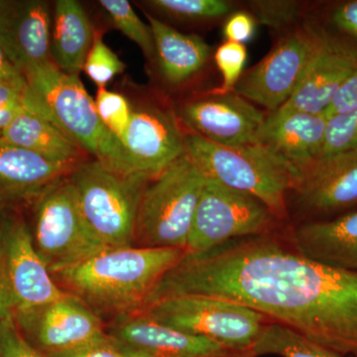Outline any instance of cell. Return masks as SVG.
I'll list each match as a JSON object with an SVG mask.
<instances>
[{
	"instance_id": "obj_1",
	"label": "cell",
	"mask_w": 357,
	"mask_h": 357,
	"mask_svg": "<svg viewBox=\"0 0 357 357\" xmlns=\"http://www.w3.org/2000/svg\"><path fill=\"white\" fill-rule=\"evenodd\" d=\"M285 230L185 253L147 305L182 295L232 301L342 357H357V272L301 255Z\"/></svg>"
},
{
	"instance_id": "obj_2",
	"label": "cell",
	"mask_w": 357,
	"mask_h": 357,
	"mask_svg": "<svg viewBox=\"0 0 357 357\" xmlns=\"http://www.w3.org/2000/svg\"><path fill=\"white\" fill-rule=\"evenodd\" d=\"M176 248H107L53 277L65 292L91 309L119 314L140 311L185 256Z\"/></svg>"
},
{
	"instance_id": "obj_3",
	"label": "cell",
	"mask_w": 357,
	"mask_h": 357,
	"mask_svg": "<svg viewBox=\"0 0 357 357\" xmlns=\"http://www.w3.org/2000/svg\"><path fill=\"white\" fill-rule=\"evenodd\" d=\"M28 89L26 109L53 122L89 156L124 177H141L134 171L128 152L96 112L95 100L79 76L68 75L54 63L24 75Z\"/></svg>"
},
{
	"instance_id": "obj_4",
	"label": "cell",
	"mask_w": 357,
	"mask_h": 357,
	"mask_svg": "<svg viewBox=\"0 0 357 357\" xmlns=\"http://www.w3.org/2000/svg\"><path fill=\"white\" fill-rule=\"evenodd\" d=\"M187 155L206 178L250 195L289 225L287 198L295 170L257 143L222 146L192 132L185 134Z\"/></svg>"
},
{
	"instance_id": "obj_5",
	"label": "cell",
	"mask_w": 357,
	"mask_h": 357,
	"mask_svg": "<svg viewBox=\"0 0 357 357\" xmlns=\"http://www.w3.org/2000/svg\"><path fill=\"white\" fill-rule=\"evenodd\" d=\"M206 176L187 153L145 187L134 246L185 250Z\"/></svg>"
},
{
	"instance_id": "obj_6",
	"label": "cell",
	"mask_w": 357,
	"mask_h": 357,
	"mask_svg": "<svg viewBox=\"0 0 357 357\" xmlns=\"http://www.w3.org/2000/svg\"><path fill=\"white\" fill-rule=\"evenodd\" d=\"M86 227L107 248L134 246L136 222L149 178L124 177L88 160L68 176Z\"/></svg>"
},
{
	"instance_id": "obj_7",
	"label": "cell",
	"mask_w": 357,
	"mask_h": 357,
	"mask_svg": "<svg viewBox=\"0 0 357 357\" xmlns=\"http://www.w3.org/2000/svg\"><path fill=\"white\" fill-rule=\"evenodd\" d=\"M139 312L180 332L211 340L227 351L246 354L252 352L273 323L243 304L208 296L163 298Z\"/></svg>"
},
{
	"instance_id": "obj_8",
	"label": "cell",
	"mask_w": 357,
	"mask_h": 357,
	"mask_svg": "<svg viewBox=\"0 0 357 357\" xmlns=\"http://www.w3.org/2000/svg\"><path fill=\"white\" fill-rule=\"evenodd\" d=\"M288 227L259 199L206 177L185 252L201 255L229 241L277 234Z\"/></svg>"
},
{
	"instance_id": "obj_9",
	"label": "cell",
	"mask_w": 357,
	"mask_h": 357,
	"mask_svg": "<svg viewBox=\"0 0 357 357\" xmlns=\"http://www.w3.org/2000/svg\"><path fill=\"white\" fill-rule=\"evenodd\" d=\"M68 176L33 203V243L52 275L107 249L84 222Z\"/></svg>"
},
{
	"instance_id": "obj_10",
	"label": "cell",
	"mask_w": 357,
	"mask_h": 357,
	"mask_svg": "<svg viewBox=\"0 0 357 357\" xmlns=\"http://www.w3.org/2000/svg\"><path fill=\"white\" fill-rule=\"evenodd\" d=\"M357 210V148L312 160L296 174L287 198L289 227Z\"/></svg>"
},
{
	"instance_id": "obj_11",
	"label": "cell",
	"mask_w": 357,
	"mask_h": 357,
	"mask_svg": "<svg viewBox=\"0 0 357 357\" xmlns=\"http://www.w3.org/2000/svg\"><path fill=\"white\" fill-rule=\"evenodd\" d=\"M317 43L314 24H302L283 33L260 62L244 70L234 91L268 114L281 109L298 89Z\"/></svg>"
},
{
	"instance_id": "obj_12",
	"label": "cell",
	"mask_w": 357,
	"mask_h": 357,
	"mask_svg": "<svg viewBox=\"0 0 357 357\" xmlns=\"http://www.w3.org/2000/svg\"><path fill=\"white\" fill-rule=\"evenodd\" d=\"M54 279L22 220L7 225L0 237V307L13 314L67 295Z\"/></svg>"
},
{
	"instance_id": "obj_13",
	"label": "cell",
	"mask_w": 357,
	"mask_h": 357,
	"mask_svg": "<svg viewBox=\"0 0 357 357\" xmlns=\"http://www.w3.org/2000/svg\"><path fill=\"white\" fill-rule=\"evenodd\" d=\"M175 109L187 132L229 147L256 143L268 114L234 91L220 88L188 98Z\"/></svg>"
},
{
	"instance_id": "obj_14",
	"label": "cell",
	"mask_w": 357,
	"mask_h": 357,
	"mask_svg": "<svg viewBox=\"0 0 357 357\" xmlns=\"http://www.w3.org/2000/svg\"><path fill=\"white\" fill-rule=\"evenodd\" d=\"M185 134L175 107L152 100L132 109L121 143L135 173L152 180L187 153Z\"/></svg>"
},
{
	"instance_id": "obj_15",
	"label": "cell",
	"mask_w": 357,
	"mask_h": 357,
	"mask_svg": "<svg viewBox=\"0 0 357 357\" xmlns=\"http://www.w3.org/2000/svg\"><path fill=\"white\" fill-rule=\"evenodd\" d=\"M11 316L23 337L46 356L76 349L107 335L95 311L69 293Z\"/></svg>"
},
{
	"instance_id": "obj_16",
	"label": "cell",
	"mask_w": 357,
	"mask_h": 357,
	"mask_svg": "<svg viewBox=\"0 0 357 357\" xmlns=\"http://www.w3.org/2000/svg\"><path fill=\"white\" fill-rule=\"evenodd\" d=\"M309 20L317 32L314 53L299 86L278 112L324 114L337 89L357 67L356 45Z\"/></svg>"
},
{
	"instance_id": "obj_17",
	"label": "cell",
	"mask_w": 357,
	"mask_h": 357,
	"mask_svg": "<svg viewBox=\"0 0 357 357\" xmlns=\"http://www.w3.org/2000/svg\"><path fill=\"white\" fill-rule=\"evenodd\" d=\"M50 4L43 0H0V45L23 75L54 63Z\"/></svg>"
},
{
	"instance_id": "obj_18",
	"label": "cell",
	"mask_w": 357,
	"mask_h": 357,
	"mask_svg": "<svg viewBox=\"0 0 357 357\" xmlns=\"http://www.w3.org/2000/svg\"><path fill=\"white\" fill-rule=\"evenodd\" d=\"M107 335L126 351L152 357H206L229 351L154 321L141 312L119 314Z\"/></svg>"
},
{
	"instance_id": "obj_19",
	"label": "cell",
	"mask_w": 357,
	"mask_h": 357,
	"mask_svg": "<svg viewBox=\"0 0 357 357\" xmlns=\"http://www.w3.org/2000/svg\"><path fill=\"white\" fill-rule=\"evenodd\" d=\"M324 114L274 112L267 114L256 143L292 167L296 174L318 158L326 128Z\"/></svg>"
},
{
	"instance_id": "obj_20",
	"label": "cell",
	"mask_w": 357,
	"mask_h": 357,
	"mask_svg": "<svg viewBox=\"0 0 357 357\" xmlns=\"http://www.w3.org/2000/svg\"><path fill=\"white\" fill-rule=\"evenodd\" d=\"M285 234L291 245L310 259L357 272V210L328 220L291 225Z\"/></svg>"
},
{
	"instance_id": "obj_21",
	"label": "cell",
	"mask_w": 357,
	"mask_h": 357,
	"mask_svg": "<svg viewBox=\"0 0 357 357\" xmlns=\"http://www.w3.org/2000/svg\"><path fill=\"white\" fill-rule=\"evenodd\" d=\"M73 171L0 139V206L34 203Z\"/></svg>"
},
{
	"instance_id": "obj_22",
	"label": "cell",
	"mask_w": 357,
	"mask_h": 357,
	"mask_svg": "<svg viewBox=\"0 0 357 357\" xmlns=\"http://www.w3.org/2000/svg\"><path fill=\"white\" fill-rule=\"evenodd\" d=\"M153 32L160 76L171 88H181L201 75L213 57L210 45L198 35L184 34L147 14Z\"/></svg>"
},
{
	"instance_id": "obj_23",
	"label": "cell",
	"mask_w": 357,
	"mask_h": 357,
	"mask_svg": "<svg viewBox=\"0 0 357 357\" xmlns=\"http://www.w3.org/2000/svg\"><path fill=\"white\" fill-rule=\"evenodd\" d=\"M0 139L73 170L89 157L56 124L26 107L0 133Z\"/></svg>"
},
{
	"instance_id": "obj_24",
	"label": "cell",
	"mask_w": 357,
	"mask_h": 357,
	"mask_svg": "<svg viewBox=\"0 0 357 357\" xmlns=\"http://www.w3.org/2000/svg\"><path fill=\"white\" fill-rule=\"evenodd\" d=\"M95 32L83 6L76 0H58L51 30V58L59 70L79 76L91 50Z\"/></svg>"
},
{
	"instance_id": "obj_25",
	"label": "cell",
	"mask_w": 357,
	"mask_h": 357,
	"mask_svg": "<svg viewBox=\"0 0 357 357\" xmlns=\"http://www.w3.org/2000/svg\"><path fill=\"white\" fill-rule=\"evenodd\" d=\"M252 356L280 357H342L278 323H271L253 349Z\"/></svg>"
},
{
	"instance_id": "obj_26",
	"label": "cell",
	"mask_w": 357,
	"mask_h": 357,
	"mask_svg": "<svg viewBox=\"0 0 357 357\" xmlns=\"http://www.w3.org/2000/svg\"><path fill=\"white\" fill-rule=\"evenodd\" d=\"M145 3L171 20L194 23L225 20L236 7L227 0H151Z\"/></svg>"
},
{
	"instance_id": "obj_27",
	"label": "cell",
	"mask_w": 357,
	"mask_h": 357,
	"mask_svg": "<svg viewBox=\"0 0 357 357\" xmlns=\"http://www.w3.org/2000/svg\"><path fill=\"white\" fill-rule=\"evenodd\" d=\"M100 6L115 28L137 45L145 57L154 60L155 43L151 27L141 20L128 0H100Z\"/></svg>"
},
{
	"instance_id": "obj_28",
	"label": "cell",
	"mask_w": 357,
	"mask_h": 357,
	"mask_svg": "<svg viewBox=\"0 0 357 357\" xmlns=\"http://www.w3.org/2000/svg\"><path fill=\"white\" fill-rule=\"evenodd\" d=\"M246 6L256 22L281 34L302 24L307 18L304 2L296 0H252Z\"/></svg>"
},
{
	"instance_id": "obj_29",
	"label": "cell",
	"mask_w": 357,
	"mask_h": 357,
	"mask_svg": "<svg viewBox=\"0 0 357 357\" xmlns=\"http://www.w3.org/2000/svg\"><path fill=\"white\" fill-rule=\"evenodd\" d=\"M326 119L325 138L318 158L344 153L357 148V109Z\"/></svg>"
},
{
	"instance_id": "obj_30",
	"label": "cell",
	"mask_w": 357,
	"mask_h": 357,
	"mask_svg": "<svg viewBox=\"0 0 357 357\" xmlns=\"http://www.w3.org/2000/svg\"><path fill=\"white\" fill-rule=\"evenodd\" d=\"M126 69V64L119 59L102 39L95 35L93 45L86 56L84 72L98 86L105 89Z\"/></svg>"
},
{
	"instance_id": "obj_31",
	"label": "cell",
	"mask_w": 357,
	"mask_h": 357,
	"mask_svg": "<svg viewBox=\"0 0 357 357\" xmlns=\"http://www.w3.org/2000/svg\"><path fill=\"white\" fill-rule=\"evenodd\" d=\"M95 105L103 124L121 142L132 114V107L126 96L105 88L98 89Z\"/></svg>"
},
{
	"instance_id": "obj_32",
	"label": "cell",
	"mask_w": 357,
	"mask_h": 357,
	"mask_svg": "<svg viewBox=\"0 0 357 357\" xmlns=\"http://www.w3.org/2000/svg\"><path fill=\"white\" fill-rule=\"evenodd\" d=\"M213 60L222 77L220 89L234 91L237 82L245 70L248 49L244 44L225 41L213 53Z\"/></svg>"
},
{
	"instance_id": "obj_33",
	"label": "cell",
	"mask_w": 357,
	"mask_h": 357,
	"mask_svg": "<svg viewBox=\"0 0 357 357\" xmlns=\"http://www.w3.org/2000/svg\"><path fill=\"white\" fill-rule=\"evenodd\" d=\"M0 357H48L33 347L18 330L10 314L0 319Z\"/></svg>"
},
{
	"instance_id": "obj_34",
	"label": "cell",
	"mask_w": 357,
	"mask_h": 357,
	"mask_svg": "<svg viewBox=\"0 0 357 357\" xmlns=\"http://www.w3.org/2000/svg\"><path fill=\"white\" fill-rule=\"evenodd\" d=\"M326 24L328 26H321L357 46V0L340 2L333 6L326 14Z\"/></svg>"
},
{
	"instance_id": "obj_35",
	"label": "cell",
	"mask_w": 357,
	"mask_h": 357,
	"mask_svg": "<svg viewBox=\"0 0 357 357\" xmlns=\"http://www.w3.org/2000/svg\"><path fill=\"white\" fill-rule=\"evenodd\" d=\"M48 357H129L126 349L109 335L81 345L76 349L57 354H52Z\"/></svg>"
},
{
	"instance_id": "obj_36",
	"label": "cell",
	"mask_w": 357,
	"mask_h": 357,
	"mask_svg": "<svg viewBox=\"0 0 357 357\" xmlns=\"http://www.w3.org/2000/svg\"><path fill=\"white\" fill-rule=\"evenodd\" d=\"M258 23L249 11L234 10L223 23L225 41L245 44L255 36Z\"/></svg>"
},
{
	"instance_id": "obj_37",
	"label": "cell",
	"mask_w": 357,
	"mask_h": 357,
	"mask_svg": "<svg viewBox=\"0 0 357 357\" xmlns=\"http://www.w3.org/2000/svg\"><path fill=\"white\" fill-rule=\"evenodd\" d=\"M356 109H357V67L337 89L328 109L324 112V115L328 119L333 115L347 114Z\"/></svg>"
},
{
	"instance_id": "obj_38",
	"label": "cell",
	"mask_w": 357,
	"mask_h": 357,
	"mask_svg": "<svg viewBox=\"0 0 357 357\" xmlns=\"http://www.w3.org/2000/svg\"><path fill=\"white\" fill-rule=\"evenodd\" d=\"M0 83L14 84L22 89L28 88L24 75L11 62L1 45H0Z\"/></svg>"
},
{
	"instance_id": "obj_39",
	"label": "cell",
	"mask_w": 357,
	"mask_h": 357,
	"mask_svg": "<svg viewBox=\"0 0 357 357\" xmlns=\"http://www.w3.org/2000/svg\"><path fill=\"white\" fill-rule=\"evenodd\" d=\"M24 107L23 100H16V102L0 107V133L13 123L14 119L17 117Z\"/></svg>"
},
{
	"instance_id": "obj_40",
	"label": "cell",
	"mask_w": 357,
	"mask_h": 357,
	"mask_svg": "<svg viewBox=\"0 0 357 357\" xmlns=\"http://www.w3.org/2000/svg\"><path fill=\"white\" fill-rule=\"evenodd\" d=\"M27 89L20 88L14 84L0 83V107L16 100H23Z\"/></svg>"
},
{
	"instance_id": "obj_41",
	"label": "cell",
	"mask_w": 357,
	"mask_h": 357,
	"mask_svg": "<svg viewBox=\"0 0 357 357\" xmlns=\"http://www.w3.org/2000/svg\"><path fill=\"white\" fill-rule=\"evenodd\" d=\"M208 357H255L251 354H246V352H234L227 351L225 354H217V356H208Z\"/></svg>"
},
{
	"instance_id": "obj_42",
	"label": "cell",
	"mask_w": 357,
	"mask_h": 357,
	"mask_svg": "<svg viewBox=\"0 0 357 357\" xmlns=\"http://www.w3.org/2000/svg\"><path fill=\"white\" fill-rule=\"evenodd\" d=\"M123 349H124V347H123ZM126 351L128 352V354H129V357H152V356H144V354H135V352L128 351H126Z\"/></svg>"
},
{
	"instance_id": "obj_43",
	"label": "cell",
	"mask_w": 357,
	"mask_h": 357,
	"mask_svg": "<svg viewBox=\"0 0 357 357\" xmlns=\"http://www.w3.org/2000/svg\"><path fill=\"white\" fill-rule=\"evenodd\" d=\"M2 316H3V312H2L1 307H0V319H1Z\"/></svg>"
}]
</instances>
